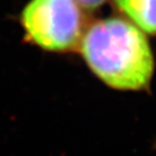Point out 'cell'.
I'll use <instances>...</instances> for the list:
<instances>
[{
	"label": "cell",
	"mask_w": 156,
	"mask_h": 156,
	"mask_svg": "<svg viewBox=\"0 0 156 156\" xmlns=\"http://www.w3.org/2000/svg\"><path fill=\"white\" fill-rule=\"evenodd\" d=\"M115 3L139 28L156 33V0H115Z\"/></svg>",
	"instance_id": "3"
},
{
	"label": "cell",
	"mask_w": 156,
	"mask_h": 156,
	"mask_svg": "<svg viewBox=\"0 0 156 156\" xmlns=\"http://www.w3.org/2000/svg\"><path fill=\"white\" fill-rule=\"evenodd\" d=\"M26 34L49 51H66L83 38V16L76 0H32L22 13Z\"/></svg>",
	"instance_id": "2"
},
{
	"label": "cell",
	"mask_w": 156,
	"mask_h": 156,
	"mask_svg": "<svg viewBox=\"0 0 156 156\" xmlns=\"http://www.w3.org/2000/svg\"><path fill=\"white\" fill-rule=\"evenodd\" d=\"M90 69L103 83L119 90H140L151 80L154 58L143 33L124 19L98 21L80 41Z\"/></svg>",
	"instance_id": "1"
},
{
	"label": "cell",
	"mask_w": 156,
	"mask_h": 156,
	"mask_svg": "<svg viewBox=\"0 0 156 156\" xmlns=\"http://www.w3.org/2000/svg\"><path fill=\"white\" fill-rule=\"evenodd\" d=\"M105 1H106V0H76V2L80 5V7L85 8V9H90V10L100 7Z\"/></svg>",
	"instance_id": "4"
}]
</instances>
